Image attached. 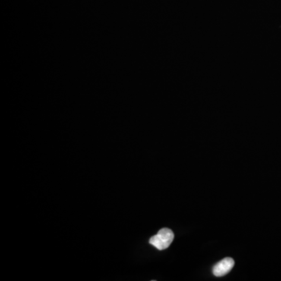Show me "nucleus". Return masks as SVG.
<instances>
[{
	"label": "nucleus",
	"instance_id": "f257e3e1",
	"mask_svg": "<svg viewBox=\"0 0 281 281\" xmlns=\"http://www.w3.org/2000/svg\"><path fill=\"white\" fill-rule=\"evenodd\" d=\"M174 239V232L169 228H162L157 234L150 238L149 243L157 249L164 250L169 248Z\"/></svg>",
	"mask_w": 281,
	"mask_h": 281
},
{
	"label": "nucleus",
	"instance_id": "f03ea898",
	"mask_svg": "<svg viewBox=\"0 0 281 281\" xmlns=\"http://www.w3.org/2000/svg\"><path fill=\"white\" fill-rule=\"evenodd\" d=\"M234 266V260L232 258H225L215 265L213 269L214 276L217 277L225 276L231 272Z\"/></svg>",
	"mask_w": 281,
	"mask_h": 281
}]
</instances>
